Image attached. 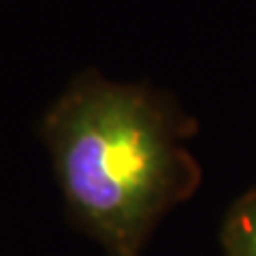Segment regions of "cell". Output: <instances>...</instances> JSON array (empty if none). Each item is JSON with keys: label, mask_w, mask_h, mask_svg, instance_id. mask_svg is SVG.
<instances>
[{"label": "cell", "mask_w": 256, "mask_h": 256, "mask_svg": "<svg viewBox=\"0 0 256 256\" xmlns=\"http://www.w3.org/2000/svg\"><path fill=\"white\" fill-rule=\"evenodd\" d=\"M220 244L224 256H256V190L230 205L222 222Z\"/></svg>", "instance_id": "2"}, {"label": "cell", "mask_w": 256, "mask_h": 256, "mask_svg": "<svg viewBox=\"0 0 256 256\" xmlns=\"http://www.w3.org/2000/svg\"><path fill=\"white\" fill-rule=\"evenodd\" d=\"M194 132V118L173 96L94 68L38 124L68 218L107 256H141L160 220L201 186L186 146Z\"/></svg>", "instance_id": "1"}]
</instances>
